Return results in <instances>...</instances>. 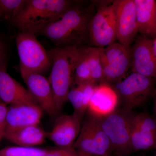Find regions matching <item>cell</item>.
<instances>
[{"label":"cell","mask_w":156,"mask_h":156,"mask_svg":"<svg viewBox=\"0 0 156 156\" xmlns=\"http://www.w3.org/2000/svg\"><path fill=\"white\" fill-rule=\"evenodd\" d=\"M97 85L90 83L73 85L68 95V101L73 108V114L83 121L87 112L90 98Z\"/></svg>","instance_id":"19"},{"label":"cell","mask_w":156,"mask_h":156,"mask_svg":"<svg viewBox=\"0 0 156 156\" xmlns=\"http://www.w3.org/2000/svg\"><path fill=\"white\" fill-rule=\"evenodd\" d=\"M92 8L74 5L43 29L40 34L50 39L56 48L79 47L89 35Z\"/></svg>","instance_id":"1"},{"label":"cell","mask_w":156,"mask_h":156,"mask_svg":"<svg viewBox=\"0 0 156 156\" xmlns=\"http://www.w3.org/2000/svg\"><path fill=\"white\" fill-rule=\"evenodd\" d=\"M47 135L37 125L6 130L5 138L17 146L35 147L44 143Z\"/></svg>","instance_id":"18"},{"label":"cell","mask_w":156,"mask_h":156,"mask_svg":"<svg viewBox=\"0 0 156 156\" xmlns=\"http://www.w3.org/2000/svg\"><path fill=\"white\" fill-rule=\"evenodd\" d=\"M153 40L140 35L131 47L132 72L156 80V57Z\"/></svg>","instance_id":"10"},{"label":"cell","mask_w":156,"mask_h":156,"mask_svg":"<svg viewBox=\"0 0 156 156\" xmlns=\"http://www.w3.org/2000/svg\"><path fill=\"white\" fill-rule=\"evenodd\" d=\"M82 122L74 114L58 116L48 135L57 147H72L80 132Z\"/></svg>","instance_id":"14"},{"label":"cell","mask_w":156,"mask_h":156,"mask_svg":"<svg viewBox=\"0 0 156 156\" xmlns=\"http://www.w3.org/2000/svg\"><path fill=\"white\" fill-rule=\"evenodd\" d=\"M0 100L10 106L37 104L28 89L7 72L6 60L0 62Z\"/></svg>","instance_id":"11"},{"label":"cell","mask_w":156,"mask_h":156,"mask_svg":"<svg viewBox=\"0 0 156 156\" xmlns=\"http://www.w3.org/2000/svg\"><path fill=\"white\" fill-rule=\"evenodd\" d=\"M8 107L7 105L0 100V143L5 138L7 130V115Z\"/></svg>","instance_id":"26"},{"label":"cell","mask_w":156,"mask_h":156,"mask_svg":"<svg viewBox=\"0 0 156 156\" xmlns=\"http://www.w3.org/2000/svg\"><path fill=\"white\" fill-rule=\"evenodd\" d=\"M154 119L155 121L156 122V93L155 95V98L154 105Z\"/></svg>","instance_id":"29"},{"label":"cell","mask_w":156,"mask_h":156,"mask_svg":"<svg viewBox=\"0 0 156 156\" xmlns=\"http://www.w3.org/2000/svg\"><path fill=\"white\" fill-rule=\"evenodd\" d=\"M16 44L20 60V70L23 80L32 74L43 75L51 67L50 56L36 36L20 31Z\"/></svg>","instance_id":"4"},{"label":"cell","mask_w":156,"mask_h":156,"mask_svg":"<svg viewBox=\"0 0 156 156\" xmlns=\"http://www.w3.org/2000/svg\"><path fill=\"white\" fill-rule=\"evenodd\" d=\"M73 147L79 156H114L112 154V148L99 142L93 136L86 120Z\"/></svg>","instance_id":"16"},{"label":"cell","mask_w":156,"mask_h":156,"mask_svg":"<svg viewBox=\"0 0 156 156\" xmlns=\"http://www.w3.org/2000/svg\"><path fill=\"white\" fill-rule=\"evenodd\" d=\"M73 5L68 0H28L21 12L11 20L20 31L37 36Z\"/></svg>","instance_id":"2"},{"label":"cell","mask_w":156,"mask_h":156,"mask_svg":"<svg viewBox=\"0 0 156 156\" xmlns=\"http://www.w3.org/2000/svg\"><path fill=\"white\" fill-rule=\"evenodd\" d=\"M155 79L132 73L112 86L119 95L122 107L132 110L155 95Z\"/></svg>","instance_id":"6"},{"label":"cell","mask_w":156,"mask_h":156,"mask_svg":"<svg viewBox=\"0 0 156 156\" xmlns=\"http://www.w3.org/2000/svg\"><path fill=\"white\" fill-rule=\"evenodd\" d=\"M156 156V153L155 154V156Z\"/></svg>","instance_id":"31"},{"label":"cell","mask_w":156,"mask_h":156,"mask_svg":"<svg viewBox=\"0 0 156 156\" xmlns=\"http://www.w3.org/2000/svg\"><path fill=\"white\" fill-rule=\"evenodd\" d=\"M25 0H0V12L2 16L12 19L21 12L25 7Z\"/></svg>","instance_id":"24"},{"label":"cell","mask_w":156,"mask_h":156,"mask_svg":"<svg viewBox=\"0 0 156 156\" xmlns=\"http://www.w3.org/2000/svg\"><path fill=\"white\" fill-rule=\"evenodd\" d=\"M78 47L56 48L48 52L52 64L48 80L59 111L68 101V95L72 86L74 66Z\"/></svg>","instance_id":"3"},{"label":"cell","mask_w":156,"mask_h":156,"mask_svg":"<svg viewBox=\"0 0 156 156\" xmlns=\"http://www.w3.org/2000/svg\"><path fill=\"white\" fill-rule=\"evenodd\" d=\"M120 102L119 95L113 86L102 83L95 87L87 111L89 115L102 118L118 108Z\"/></svg>","instance_id":"13"},{"label":"cell","mask_w":156,"mask_h":156,"mask_svg":"<svg viewBox=\"0 0 156 156\" xmlns=\"http://www.w3.org/2000/svg\"><path fill=\"white\" fill-rule=\"evenodd\" d=\"M46 156H79L73 147H57L49 149Z\"/></svg>","instance_id":"25"},{"label":"cell","mask_w":156,"mask_h":156,"mask_svg":"<svg viewBox=\"0 0 156 156\" xmlns=\"http://www.w3.org/2000/svg\"><path fill=\"white\" fill-rule=\"evenodd\" d=\"M134 115L131 110L118 108L108 115L97 118L117 156H127L132 153L130 139Z\"/></svg>","instance_id":"5"},{"label":"cell","mask_w":156,"mask_h":156,"mask_svg":"<svg viewBox=\"0 0 156 156\" xmlns=\"http://www.w3.org/2000/svg\"><path fill=\"white\" fill-rule=\"evenodd\" d=\"M2 16V14H1V12H0V16Z\"/></svg>","instance_id":"30"},{"label":"cell","mask_w":156,"mask_h":156,"mask_svg":"<svg viewBox=\"0 0 156 156\" xmlns=\"http://www.w3.org/2000/svg\"><path fill=\"white\" fill-rule=\"evenodd\" d=\"M152 41L153 48L154 53L156 57V37Z\"/></svg>","instance_id":"28"},{"label":"cell","mask_w":156,"mask_h":156,"mask_svg":"<svg viewBox=\"0 0 156 156\" xmlns=\"http://www.w3.org/2000/svg\"><path fill=\"white\" fill-rule=\"evenodd\" d=\"M130 142L132 152L156 150V133L131 126Z\"/></svg>","instance_id":"21"},{"label":"cell","mask_w":156,"mask_h":156,"mask_svg":"<svg viewBox=\"0 0 156 156\" xmlns=\"http://www.w3.org/2000/svg\"><path fill=\"white\" fill-rule=\"evenodd\" d=\"M6 48L5 44L0 38V62L6 60Z\"/></svg>","instance_id":"27"},{"label":"cell","mask_w":156,"mask_h":156,"mask_svg":"<svg viewBox=\"0 0 156 156\" xmlns=\"http://www.w3.org/2000/svg\"><path fill=\"white\" fill-rule=\"evenodd\" d=\"M49 149L36 147L9 146L0 149V156H46Z\"/></svg>","instance_id":"23"},{"label":"cell","mask_w":156,"mask_h":156,"mask_svg":"<svg viewBox=\"0 0 156 156\" xmlns=\"http://www.w3.org/2000/svg\"><path fill=\"white\" fill-rule=\"evenodd\" d=\"M23 80L30 93L43 111L51 118H57L60 111L56 106L48 79L43 75L32 74Z\"/></svg>","instance_id":"12"},{"label":"cell","mask_w":156,"mask_h":156,"mask_svg":"<svg viewBox=\"0 0 156 156\" xmlns=\"http://www.w3.org/2000/svg\"><path fill=\"white\" fill-rule=\"evenodd\" d=\"M117 38L119 43L131 48L138 32L134 0L114 1Z\"/></svg>","instance_id":"9"},{"label":"cell","mask_w":156,"mask_h":156,"mask_svg":"<svg viewBox=\"0 0 156 156\" xmlns=\"http://www.w3.org/2000/svg\"><path fill=\"white\" fill-rule=\"evenodd\" d=\"M100 50L103 71L102 83L111 85L122 80L131 68V48L115 42L100 48Z\"/></svg>","instance_id":"8"},{"label":"cell","mask_w":156,"mask_h":156,"mask_svg":"<svg viewBox=\"0 0 156 156\" xmlns=\"http://www.w3.org/2000/svg\"><path fill=\"white\" fill-rule=\"evenodd\" d=\"M89 83L93 84L92 81L91 69L87 48H80L79 47L77 50L74 66L73 85Z\"/></svg>","instance_id":"20"},{"label":"cell","mask_w":156,"mask_h":156,"mask_svg":"<svg viewBox=\"0 0 156 156\" xmlns=\"http://www.w3.org/2000/svg\"><path fill=\"white\" fill-rule=\"evenodd\" d=\"M87 50L91 69L92 83L98 85L102 83L103 80L100 48L87 47Z\"/></svg>","instance_id":"22"},{"label":"cell","mask_w":156,"mask_h":156,"mask_svg":"<svg viewBox=\"0 0 156 156\" xmlns=\"http://www.w3.org/2000/svg\"><path fill=\"white\" fill-rule=\"evenodd\" d=\"M138 32L153 40L156 37V1L134 0Z\"/></svg>","instance_id":"17"},{"label":"cell","mask_w":156,"mask_h":156,"mask_svg":"<svg viewBox=\"0 0 156 156\" xmlns=\"http://www.w3.org/2000/svg\"><path fill=\"white\" fill-rule=\"evenodd\" d=\"M43 111L38 104H24L8 107L6 115L7 130L17 129L40 124Z\"/></svg>","instance_id":"15"},{"label":"cell","mask_w":156,"mask_h":156,"mask_svg":"<svg viewBox=\"0 0 156 156\" xmlns=\"http://www.w3.org/2000/svg\"><path fill=\"white\" fill-rule=\"evenodd\" d=\"M90 41L95 47L102 48L117 40L115 14L113 1L101 2L89 26Z\"/></svg>","instance_id":"7"}]
</instances>
